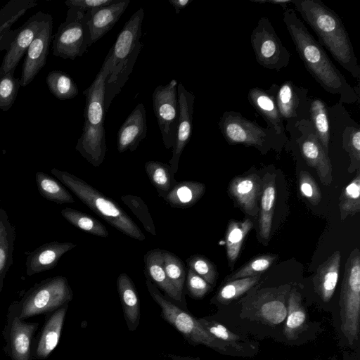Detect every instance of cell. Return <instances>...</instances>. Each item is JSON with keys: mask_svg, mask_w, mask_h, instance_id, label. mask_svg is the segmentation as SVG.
<instances>
[{"mask_svg": "<svg viewBox=\"0 0 360 360\" xmlns=\"http://www.w3.org/2000/svg\"><path fill=\"white\" fill-rule=\"evenodd\" d=\"M143 45L139 42L132 53L120 63L115 66L105 81V110H108L113 98L120 91L129 75Z\"/></svg>", "mask_w": 360, "mask_h": 360, "instance_id": "29", "label": "cell"}, {"mask_svg": "<svg viewBox=\"0 0 360 360\" xmlns=\"http://www.w3.org/2000/svg\"><path fill=\"white\" fill-rule=\"evenodd\" d=\"M201 325L214 338L226 343H234L240 339L236 334L230 331L224 326L205 319L198 320Z\"/></svg>", "mask_w": 360, "mask_h": 360, "instance_id": "52", "label": "cell"}, {"mask_svg": "<svg viewBox=\"0 0 360 360\" xmlns=\"http://www.w3.org/2000/svg\"><path fill=\"white\" fill-rule=\"evenodd\" d=\"M163 266L169 281L182 296L186 280L184 262L175 254L164 250Z\"/></svg>", "mask_w": 360, "mask_h": 360, "instance_id": "45", "label": "cell"}, {"mask_svg": "<svg viewBox=\"0 0 360 360\" xmlns=\"http://www.w3.org/2000/svg\"><path fill=\"white\" fill-rule=\"evenodd\" d=\"M146 284L151 297L160 307L163 318L184 335L188 340L195 344L206 345L219 351L226 349L227 344L226 342L212 336L198 320L165 299L150 281L146 279Z\"/></svg>", "mask_w": 360, "mask_h": 360, "instance_id": "7", "label": "cell"}, {"mask_svg": "<svg viewBox=\"0 0 360 360\" xmlns=\"http://www.w3.org/2000/svg\"><path fill=\"white\" fill-rule=\"evenodd\" d=\"M252 227V221L230 220L226 232V255L230 267H233L238 259L244 239Z\"/></svg>", "mask_w": 360, "mask_h": 360, "instance_id": "35", "label": "cell"}, {"mask_svg": "<svg viewBox=\"0 0 360 360\" xmlns=\"http://www.w3.org/2000/svg\"><path fill=\"white\" fill-rule=\"evenodd\" d=\"M72 297L68 279L61 276L46 278L37 283L22 301L20 319L49 312L67 304Z\"/></svg>", "mask_w": 360, "mask_h": 360, "instance_id": "8", "label": "cell"}, {"mask_svg": "<svg viewBox=\"0 0 360 360\" xmlns=\"http://www.w3.org/2000/svg\"><path fill=\"white\" fill-rule=\"evenodd\" d=\"M341 330L352 345L359 332L360 315V252L359 248L352 251L345 268L340 297Z\"/></svg>", "mask_w": 360, "mask_h": 360, "instance_id": "5", "label": "cell"}, {"mask_svg": "<svg viewBox=\"0 0 360 360\" xmlns=\"http://www.w3.org/2000/svg\"><path fill=\"white\" fill-rule=\"evenodd\" d=\"M147 124L146 110L143 103H139L120 127L117 137L119 153L134 151L146 137Z\"/></svg>", "mask_w": 360, "mask_h": 360, "instance_id": "18", "label": "cell"}, {"mask_svg": "<svg viewBox=\"0 0 360 360\" xmlns=\"http://www.w3.org/2000/svg\"><path fill=\"white\" fill-rule=\"evenodd\" d=\"M286 317L284 334L288 339H294L306 323V312L302 305L301 296L295 289L289 294Z\"/></svg>", "mask_w": 360, "mask_h": 360, "instance_id": "37", "label": "cell"}, {"mask_svg": "<svg viewBox=\"0 0 360 360\" xmlns=\"http://www.w3.org/2000/svg\"><path fill=\"white\" fill-rule=\"evenodd\" d=\"M39 194L48 200L58 204L72 203L75 200L69 191L56 179L43 172L35 174Z\"/></svg>", "mask_w": 360, "mask_h": 360, "instance_id": "38", "label": "cell"}, {"mask_svg": "<svg viewBox=\"0 0 360 360\" xmlns=\"http://www.w3.org/2000/svg\"><path fill=\"white\" fill-rule=\"evenodd\" d=\"M114 67L112 49L91 84L83 91L85 96L84 123L94 127L104 125L105 81Z\"/></svg>", "mask_w": 360, "mask_h": 360, "instance_id": "14", "label": "cell"}, {"mask_svg": "<svg viewBox=\"0 0 360 360\" xmlns=\"http://www.w3.org/2000/svg\"><path fill=\"white\" fill-rule=\"evenodd\" d=\"M284 290H263L256 297L255 305L259 317L264 322L276 325L283 322L287 316V308L282 292Z\"/></svg>", "mask_w": 360, "mask_h": 360, "instance_id": "25", "label": "cell"}, {"mask_svg": "<svg viewBox=\"0 0 360 360\" xmlns=\"http://www.w3.org/2000/svg\"><path fill=\"white\" fill-rule=\"evenodd\" d=\"M290 136L297 144L304 161L316 171L321 184L329 186L333 181L332 164L318 140L310 120L301 122Z\"/></svg>", "mask_w": 360, "mask_h": 360, "instance_id": "12", "label": "cell"}, {"mask_svg": "<svg viewBox=\"0 0 360 360\" xmlns=\"http://www.w3.org/2000/svg\"><path fill=\"white\" fill-rule=\"evenodd\" d=\"M77 245L70 242L52 241L30 252L26 258V274L32 276L53 269L61 257Z\"/></svg>", "mask_w": 360, "mask_h": 360, "instance_id": "19", "label": "cell"}, {"mask_svg": "<svg viewBox=\"0 0 360 360\" xmlns=\"http://www.w3.org/2000/svg\"><path fill=\"white\" fill-rule=\"evenodd\" d=\"M129 2L130 0H117L110 5L90 11L88 25L92 44L113 27L127 9Z\"/></svg>", "mask_w": 360, "mask_h": 360, "instance_id": "22", "label": "cell"}, {"mask_svg": "<svg viewBox=\"0 0 360 360\" xmlns=\"http://www.w3.org/2000/svg\"><path fill=\"white\" fill-rule=\"evenodd\" d=\"M259 278L260 274L228 281L219 290L217 301L222 304L233 301L255 285Z\"/></svg>", "mask_w": 360, "mask_h": 360, "instance_id": "44", "label": "cell"}, {"mask_svg": "<svg viewBox=\"0 0 360 360\" xmlns=\"http://www.w3.org/2000/svg\"><path fill=\"white\" fill-rule=\"evenodd\" d=\"M75 149L91 165L100 166L107 151L104 125L94 127L84 124Z\"/></svg>", "mask_w": 360, "mask_h": 360, "instance_id": "21", "label": "cell"}, {"mask_svg": "<svg viewBox=\"0 0 360 360\" xmlns=\"http://www.w3.org/2000/svg\"><path fill=\"white\" fill-rule=\"evenodd\" d=\"M51 172L107 223L132 238L140 241L145 240L142 231L116 202L74 174L56 168Z\"/></svg>", "mask_w": 360, "mask_h": 360, "instance_id": "3", "label": "cell"}, {"mask_svg": "<svg viewBox=\"0 0 360 360\" xmlns=\"http://www.w3.org/2000/svg\"><path fill=\"white\" fill-rule=\"evenodd\" d=\"M144 9L140 8L126 22L112 46L114 67L127 58L139 43Z\"/></svg>", "mask_w": 360, "mask_h": 360, "instance_id": "20", "label": "cell"}, {"mask_svg": "<svg viewBox=\"0 0 360 360\" xmlns=\"http://www.w3.org/2000/svg\"><path fill=\"white\" fill-rule=\"evenodd\" d=\"M283 20L297 53L315 81L326 91L339 96L340 103H356L359 96L356 91L311 34L295 10L288 7L283 8Z\"/></svg>", "mask_w": 360, "mask_h": 360, "instance_id": "1", "label": "cell"}, {"mask_svg": "<svg viewBox=\"0 0 360 360\" xmlns=\"http://www.w3.org/2000/svg\"><path fill=\"white\" fill-rule=\"evenodd\" d=\"M60 214L71 224L90 234L103 238L109 235L105 226L89 214L70 207L63 209Z\"/></svg>", "mask_w": 360, "mask_h": 360, "instance_id": "40", "label": "cell"}, {"mask_svg": "<svg viewBox=\"0 0 360 360\" xmlns=\"http://www.w3.org/2000/svg\"><path fill=\"white\" fill-rule=\"evenodd\" d=\"M248 100L266 122V127L274 129L278 135H286L284 122L278 111L275 98L268 90L259 87L251 88L248 92Z\"/></svg>", "mask_w": 360, "mask_h": 360, "instance_id": "23", "label": "cell"}, {"mask_svg": "<svg viewBox=\"0 0 360 360\" xmlns=\"http://www.w3.org/2000/svg\"><path fill=\"white\" fill-rule=\"evenodd\" d=\"M177 93L179 117L172 155L169 162L174 174L178 171L180 157L191 136L195 101V96L186 90L181 83L178 84Z\"/></svg>", "mask_w": 360, "mask_h": 360, "instance_id": "15", "label": "cell"}, {"mask_svg": "<svg viewBox=\"0 0 360 360\" xmlns=\"http://www.w3.org/2000/svg\"><path fill=\"white\" fill-rule=\"evenodd\" d=\"M341 220L355 215L360 211V170L356 171L355 177L342 189L339 198Z\"/></svg>", "mask_w": 360, "mask_h": 360, "instance_id": "39", "label": "cell"}, {"mask_svg": "<svg viewBox=\"0 0 360 360\" xmlns=\"http://www.w3.org/2000/svg\"><path fill=\"white\" fill-rule=\"evenodd\" d=\"M188 269L205 280L210 285H214L218 273L215 265L206 257L201 255H194L186 259Z\"/></svg>", "mask_w": 360, "mask_h": 360, "instance_id": "49", "label": "cell"}, {"mask_svg": "<svg viewBox=\"0 0 360 360\" xmlns=\"http://www.w3.org/2000/svg\"><path fill=\"white\" fill-rule=\"evenodd\" d=\"M178 82L172 79L167 84L158 86L153 93V105L163 143L166 148L174 146L177 131L179 105Z\"/></svg>", "mask_w": 360, "mask_h": 360, "instance_id": "11", "label": "cell"}, {"mask_svg": "<svg viewBox=\"0 0 360 360\" xmlns=\"http://www.w3.org/2000/svg\"><path fill=\"white\" fill-rule=\"evenodd\" d=\"M193 0H169V3L174 8L175 13L178 14L185 8Z\"/></svg>", "mask_w": 360, "mask_h": 360, "instance_id": "54", "label": "cell"}, {"mask_svg": "<svg viewBox=\"0 0 360 360\" xmlns=\"http://www.w3.org/2000/svg\"><path fill=\"white\" fill-rule=\"evenodd\" d=\"M274 97L285 131L290 134L302 121L309 120L310 98L309 90L286 80L281 84H273L267 89Z\"/></svg>", "mask_w": 360, "mask_h": 360, "instance_id": "10", "label": "cell"}, {"mask_svg": "<svg viewBox=\"0 0 360 360\" xmlns=\"http://www.w3.org/2000/svg\"><path fill=\"white\" fill-rule=\"evenodd\" d=\"M15 70L0 76V109L8 111L13 105L18 92L20 79L14 77Z\"/></svg>", "mask_w": 360, "mask_h": 360, "instance_id": "47", "label": "cell"}, {"mask_svg": "<svg viewBox=\"0 0 360 360\" xmlns=\"http://www.w3.org/2000/svg\"><path fill=\"white\" fill-rule=\"evenodd\" d=\"M204 184L194 181L177 182L163 199L174 208H188L194 205L204 195Z\"/></svg>", "mask_w": 360, "mask_h": 360, "instance_id": "32", "label": "cell"}, {"mask_svg": "<svg viewBox=\"0 0 360 360\" xmlns=\"http://www.w3.org/2000/svg\"><path fill=\"white\" fill-rule=\"evenodd\" d=\"M116 1L117 0H68L65 4L69 8L86 12L95 8L110 5Z\"/></svg>", "mask_w": 360, "mask_h": 360, "instance_id": "53", "label": "cell"}, {"mask_svg": "<svg viewBox=\"0 0 360 360\" xmlns=\"http://www.w3.org/2000/svg\"><path fill=\"white\" fill-rule=\"evenodd\" d=\"M144 167L160 197L167 195L177 183L169 165L159 161H148Z\"/></svg>", "mask_w": 360, "mask_h": 360, "instance_id": "36", "label": "cell"}, {"mask_svg": "<svg viewBox=\"0 0 360 360\" xmlns=\"http://www.w3.org/2000/svg\"><path fill=\"white\" fill-rule=\"evenodd\" d=\"M51 18V15L39 11L15 31L14 38L0 66V76L15 70L35 36Z\"/></svg>", "mask_w": 360, "mask_h": 360, "instance_id": "13", "label": "cell"}, {"mask_svg": "<svg viewBox=\"0 0 360 360\" xmlns=\"http://www.w3.org/2000/svg\"><path fill=\"white\" fill-rule=\"evenodd\" d=\"M37 2L32 0H12L0 9V41L11 27L25 12L35 6Z\"/></svg>", "mask_w": 360, "mask_h": 360, "instance_id": "42", "label": "cell"}, {"mask_svg": "<svg viewBox=\"0 0 360 360\" xmlns=\"http://www.w3.org/2000/svg\"><path fill=\"white\" fill-rule=\"evenodd\" d=\"M90 15V11L68 8L65 20L60 25L53 39L55 56L74 60L82 56L92 45L88 25Z\"/></svg>", "mask_w": 360, "mask_h": 360, "instance_id": "6", "label": "cell"}, {"mask_svg": "<svg viewBox=\"0 0 360 360\" xmlns=\"http://www.w3.org/2000/svg\"><path fill=\"white\" fill-rule=\"evenodd\" d=\"M303 20L318 37L319 44L351 75L359 79L360 67L348 32L340 16L321 0H293Z\"/></svg>", "mask_w": 360, "mask_h": 360, "instance_id": "2", "label": "cell"}, {"mask_svg": "<svg viewBox=\"0 0 360 360\" xmlns=\"http://www.w3.org/2000/svg\"><path fill=\"white\" fill-rule=\"evenodd\" d=\"M274 174L266 173L262 181L259 215V233L264 244L270 237L276 202Z\"/></svg>", "mask_w": 360, "mask_h": 360, "instance_id": "27", "label": "cell"}, {"mask_svg": "<svg viewBox=\"0 0 360 360\" xmlns=\"http://www.w3.org/2000/svg\"><path fill=\"white\" fill-rule=\"evenodd\" d=\"M67 304L56 310L44 325L36 350L39 359H46L57 346L65 316Z\"/></svg>", "mask_w": 360, "mask_h": 360, "instance_id": "30", "label": "cell"}, {"mask_svg": "<svg viewBox=\"0 0 360 360\" xmlns=\"http://www.w3.org/2000/svg\"><path fill=\"white\" fill-rule=\"evenodd\" d=\"M121 200L139 219L144 229L156 236L155 224L145 202L140 197L130 194L122 195Z\"/></svg>", "mask_w": 360, "mask_h": 360, "instance_id": "48", "label": "cell"}, {"mask_svg": "<svg viewBox=\"0 0 360 360\" xmlns=\"http://www.w3.org/2000/svg\"><path fill=\"white\" fill-rule=\"evenodd\" d=\"M342 147L349 158V173L360 168V128L356 122L345 127L342 132Z\"/></svg>", "mask_w": 360, "mask_h": 360, "instance_id": "43", "label": "cell"}, {"mask_svg": "<svg viewBox=\"0 0 360 360\" xmlns=\"http://www.w3.org/2000/svg\"><path fill=\"white\" fill-rule=\"evenodd\" d=\"M117 287L123 307L125 319L130 330L139 324L140 308L139 297L134 283L125 273L119 275Z\"/></svg>", "mask_w": 360, "mask_h": 360, "instance_id": "31", "label": "cell"}, {"mask_svg": "<svg viewBox=\"0 0 360 360\" xmlns=\"http://www.w3.org/2000/svg\"><path fill=\"white\" fill-rule=\"evenodd\" d=\"M252 2L258 4H272L274 5L281 6L283 9L288 7V4H292L293 0H250Z\"/></svg>", "mask_w": 360, "mask_h": 360, "instance_id": "55", "label": "cell"}, {"mask_svg": "<svg viewBox=\"0 0 360 360\" xmlns=\"http://www.w3.org/2000/svg\"><path fill=\"white\" fill-rule=\"evenodd\" d=\"M52 18L37 33L29 46L22 65L20 85L26 86L32 82L46 63L51 40L52 39Z\"/></svg>", "mask_w": 360, "mask_h": 360, "instance_id": "16", "label": "cell"}, {"mask_svg": "<svg viewBox=\"0 0 360 360\" xmlns=\"http://www.w3.org/2000/svg\"><path fill=\"white\" fill-rule=\"evenodd\" d=\"M218 125L229 144L252 146L260 151L281 146L288 140L286 135H278L274 129L263 127L236 111L224 112Z\"/></svg>", "mask_w": 360, "mask_h": 360, "instance_id": "4", "label": "cell"}, {"mask_svg": "<svg viewBox=\"0 0 360 360\" xmlns=\"http://www.w3.org/2000/svg\"><path fill=\"white\" fill-rule=\"evenodd\" d=\"M262 188V179L255 173L235 176L229 183L228 191L238 206L248 215L258 214V199Z\"/></svg>", "mask_w": 360, "mask_h": 360, "instance_id": "17", "label": "cell"}, {"mask_svg": "<svg viewBox=\"0 0 360 360\" xmlns=\"http://www.w3.org/2000/svg\"><path fill=\"white\" fill-rule=\"evenodd\" d=\"M340 252L335 251L316 269L312 281L315 292L324 302L333 297L338 281L340 267Z\"/></svg>", "mask_w": 360, "mask_h": 360, "instance_id": "24", "label": "cell"}, {"mask_svg": "<svg viewBox=\"0 0 360 360\" xmlns=\"http://www.w3.org/2000/svg\"><path fill=\"white\" fill-rule=\"evenodd\" d=\"M38 326L35 323H24L15 317L10 332V345L13 360H30L31 340Z\"/></svg>", "mask_w": 360, "mask_h": 360, "instance_id": "28", "label": "cell"}, {"mask_svg": "<svg viewBox=\"0 0 360 360\" xmlns=\"http://www.w3.org/2000/svg\"><path fill=\"white\" fill-rule=\"evenodd\" d=\"M277 257L278 255L275 254H262L257 255L243 265L233 274L229 276L226 278V281H230L238 278L259 275L269 269L276 260Z\"/></svg>", "mask_w": 360, "mask_h": 360, "instance_id": "46", "label": "cell"}, {"mask_svg": "<svg viewBox=\"0 0 360 360\" xmlns=\"http://www.w3.org/2000/svg\"><path fill=\"white\" fill-rule=\"evenodd\" d=\"M250 43L256 61L263 68L280 70L288 65L290 53L267 17L259 19L250 34Z\"/></svg>", "mask_w": 360, "mask_h": 360, "instance_id": "9", "label": "cell"}, {"mask_svg": "<svg viewBox=\"0 0 360 360\" xmlns=\"http://www.w3.org/2000/svg\"><path fill=\"white\" fill-rule=\"evenodd\" d=\"M186 287L190 295L196 299L202 298L212 289V285L190 269L186 276Z\"/></svg>", "mask_w": 360, "mask_h": 360, "instance_id": "51", "label": "cell"}, {"mask_svg": "<svg viewBox=\"0 0 360 360\" xmlns=\"http://www.w3.org/2000/svg\"><path fill=\"white\" fill-rule=\"evenodd\" d=\"M299 191L301 195L312 205H317L322 198L320 188L313 178L307 171H301L298 180Z\"/></svg>", "mask_w": 360, "mask_h": 360, "instance_id": "50", "label": "cell"}, {"mask_svg": "<svg viewBox=\"0 0 360 360\" xmlns=\"http://www.w3.org/2000/svg\"><path fill=\"white\" fill-rule=\"evenodd\" d=\"M46 82L50 92L60 100H68L78 95L79 90L73 79L60 70L51 71Z\"/></svg>", "mask_w": 360, "mask_h": 360, "instance_id": "41", "label": "cell"}, {"mask_svg": "<svg viewBox=\"0 0 360 360\" xmlns=\"http://www.w3.org/2000/svg\"><path fill=\"white\" fill-rule=\"evenodd\" d=\"M15 231L6 212L0 208V292L4 280L13 264Z\"/></svg>", "mask_w": 360, "mask_h": 360, "instance_id": "33", "label": "cell"}, {"mask_svg": "<svg viewBox=\"0 0 360 360\" xmlns=\"http://www.w3.org/2000/svg\"><path fill=\"white\" fill-rule=\"evenodd\" d=\"M164 250L155 248L148 251L144 257V272L146 278L162 289L169 297L177 302L181 296L169 281L163 266Z\"/></svg>", "mask_w": 360, "mask_h": 360, "instance_id": "26", "label": "cell"}, {"mask_svg": "<svg viewBox=\"0 0 360 360\" xmlns=\"http://www.w3.org/2000/svg\"><path fill=\"white\" fill-rule=\"evenodd\" d=\"M309 120L325 152L328 155L330 141V124L328 106L319 98H310Z\"/></svg>", "mask_w": 360, "mask_h": 360, "instance_id": "34", "label": "cell"}]
</instances>
